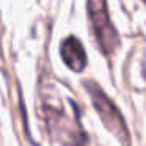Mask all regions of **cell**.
<instances>
[{
  "mask_svg": "<svg viewBox=\"0 0 146 146\" xmlns=\"http://www.w3.org/2000/svg\"><path fill=\"white\" fill-rule=\"evenodd\" d=\"M85 88H86V91L90 93L91 102H93V105H94L98 115L101 116L102 123L105 124V127H107L113 135L118 137V140L121 141L123 146H129L130 145L129 130H127L124 118H123V115L119 113V110L116 108V105L108 99V96L102 91L101 86L96 82H91V80L85 82Z\"/></svg>",
  "mask_w": 146,
  "mask_h": 146,
  "instance_id": "cell-1",
  "label": "cell"
},
{
  "mask_svg": "<svg viewBox=\"0 0 146 146\" xmlns=\"http://www.w3.org/2000/svg\"><path fill=\"white\" fill-rule=\"evenodd\" d=\"M88 14L99 47L105 55H110L118 47L119 39H118V32L115 30L110 16H108L107 2L105 0H88Z\"/></svg>",
  "mask_w": 146,
  "mask_h": 146,
  "instance_id": "cell-2",
  "label": "cell"
},
{
  "mask_svg": "<svg viewBox=\"0 0 146 146\" xmlns=\"http://www.w3.org/2000/svg\"><path fill=\"white\" fill-rule=\"evenodd\" d=\"M60 54H61L63 61L66 63V66L71 71H74V72H80V71H83L86 68V63H88L86 52L83 49L82 42L77 38H74V36H69V38H66L61 42Z\"/></svg>",
  "mask_w": 146,
  "mask_h": 146,
  "instance_id": "cell-3",
  "label": "cell"
}]
</instances>
